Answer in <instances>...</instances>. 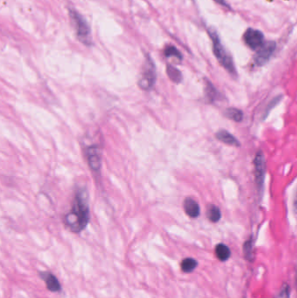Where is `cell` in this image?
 I'll return each instance as SVG.
<instances>
[{
    "label": "cell",
    "instance_id": "obj_1",
    "mask_svg": "<svg viewBox=\"0 0 297 298\" xmlns=\"http://www.w3.org/2000/svg\"><path fill=\"white\" fill-rule=\"evenodd\" d=\"M90 220L88 195L85 188H79L75 193L73 207L65 216V223L73 233H80L86 229Z\"/></svg>",
    "mask_w": 297,
    "mask_h": 298
},
{
    "label": "cell",
    "instance_id": "obj_2",
    "mask_svg": "<svg viewBox=\"0 0 297 298\" xmlns=\"http://www.w3.org/2000/svg\"><path fill=\"white\" fill-rule=\"evenodd\" d=\"M208 33L210 36L212 42H213V52L214 55L217 58L219 62L221 63L222 66H224L225 69L228 71L230 73H235V66L232 60V58L228 55L224 46L221 44L220 37L214 29H208Z\"/></svg>",
    "mask_w": 297,
    "mask_h": 298
},
{
    "label": "cell",
    "instance_id": "obj_3",
    "mask_svg": "<svg viewBox=\"0 0 297 298\" xmlns=\"http://www.w3.org/2000/svg\"><path fill=\"white\" fill-rule=\"evenodd\" d=\"M69 15L71 19L73 21L79 39L83 43L84 45H92L90 26L87 23V21L85 19V17L75 10H70Z\"/></svg>",
    "mask_w": 297,
    "mask_h": 298
},
{
    "label": "cell",
    "instance_id": "obj_4",
    "mask_svg": "<svg viewBox=\"0 0 297 298\" xmlns=\"http://www.w3.org/2000/svg\"><path fill=\"white\" fill-rule=\"evenodd\" d=\"M156 82V67L152 58L147 56L143 69L139 79V87L142 90L149 91L152 89Z\"/></svg>",
    "mask_w": 297,
    "mask_h": 298
},
{
    "label": "cell",
    "instance_id": "obj_5",
    "mask_svg": "<svg viewBox=\"0 0 297 298\" xmlns=\"http://www.w3.org/2000/svg\"><path fill=\"white\" fill-rule=\"evenodd\" d=\"M277 47V44L273 41L267 42L260 47L255 56V63L257 66L265 65L270 60Z\"/></svg>",
    "mask_w": 297,
    "mask_h": 298
},
{
    "label": "cell",
    "instance_id": "obj_6",
    "mask_svg": "<svg viewBox=\"0 0 297 298\" xmlns=\"http://www.w3.org/2000/svg\"><path fill=\"white\" fill-rule=\"evenodd\" d=\"M243 38H244L246 45H248L252 50L259 49L264 44L263 43L264 36H263V32L258 31V30H256V29H252V28L248 29L246 31Z\"/></svg>",
    "mask_w": 297,
    "mask_h": 298
},
{
    "label": "cell",
    "instance_id": "obj_7",
    "mask_svg": "<svg viewBox=\"0 0 297 298\" xmlns=\"http://www.w3.org/2000/svg\"><path fill=\"white\" fill-rule=\"evenodd\" d=\"M87 162L91 169L94 172H99L101 166L100 149L97 146H91L87 148L86 151Z\"/></svg>",
    "mask_w": 297,
    "mask_h": 298
},
{
    "label": "cell",
    "instance_id": "obj_8",
    "mask_svg": "<svg viewBox=\"0 0 297 298\" xmlns=\"http://www.w3.org/2000/svg\"><path fill=\"white\" fill-rule=\"evenodd\" d=\"M255 177L257 186L262 187L265 174V159L263 152H258L255 159Z\"/></svg>",
    "mask_w": 297,
    "mask_h": 298
},
{
    "label": "cell",
    "instance_id": "obj_9",
    "mask_svg": "<svg viewBox=\"0 0 297 298\" xmlns=\"http://www.w3.org/2000/svg\"><path fill=\"white\" fill-rule=\"evenodd\" d=\"M40 276H41L42 279L45 282L46 286L49 291L52 292H59L61 291V285L59 283L58 278H56L54 275L48 272V271H44V272H40Z\"/></svg>",
    "mask_w": 297,
    "mask_h": 298
},
{
    "label": "cell",
    "instance_id": "obj_10",
    "mask_svg": "<svg viewBox=\"0 0 297 298\" xmlns=\"http://www.w3.org/2000/svg\"><path fill=\"white\" fill-rule=\"evenodd\" d=\"M184 209H185L186 214L192 218H197L198 216L200 215L199 205L196 201L191 198H187L184 201Z\"/></svg>",
    "mask_w": 297,
    "mask_h": 298
},
{
    "label": "cell",
    "instance_id": "obj_11",
    "mask_svg": "<svg viewBox=\"0 0 297 298\" xmlns=\"http://www.w3.org/2000/svg\"><path fill=\"white\" fill-rule=\"evenodd\" d=\"M216 137L219 141H221L222 143L228 144V145H232V146H240L237 139L232 136L230 133H228L226 130H220L218 131L216 134Z\"/></svg>",
    "mask_w": 297,
    "mask_h": 298
},
{
    "label": "cell",
    "instance_id": "obj_12",
    "mask_svg": "<svg viewBox=\"0 0 297 298\" xmlns=\"http://www.w3.org/2000/svg\"><path fill=\"white\" fill-rule=\"evenodd\" d=\"M215 254H216V257H218L219 260L225 262L230 257L231 252H230V250H229L228 246H226L225 244H222V243H220L215 248Z\"/></svg>",
    "mask_w": 297,
    "mask_h": 298
},
{
    "label": "cell",
    "instance_id": "obj_13",
    "mask_svg": "<svg viewBox=\"0 0 297 298\" xmlns=\"http://www.w3.org/2000/svg\"><path fill=\"white\" fill-rule=\"evenodd\" d=\"M166 73L170 78V80L173 81L174 83H180L182 80V73H180V70L177 69L176 67L168 65L166 67Z\"/></svg>",
    "mask_w": 297,
    "mask_h": 298
},
{
    "label": "cell",
    "instance_id": "obj_14",
    "mask_svg": "<svg viewBox=\"0 0 297 298\" xmlns=\"http://www.w3.org/2000/svg\"><path fill=\"white\" fill-rule=\"evenodd\" d=\"M197 261L194 258H186L181 263V269L184 272L190 273L192 271H194V269L197 267Z\"/></svg>",
    "mask_w": 297,
    "mask_h": 298
},
{
    "label": "cell",
    "instance_id": "obj_15",
    "mask_svg": "<svg viewBox=\"0 0 297 298\" xmlns=\"http://www.w3.org/2000/svg\"><path fill=\"white\" fill-rule=\"evenodd\" d=\"M225 115L228 118L237 122H241L242 118H243L242 112L237 109V108H228L225 112Z\"/></svg>",
    "mask_w": 297,
    "mask_h": 298
},
{
    "label": "cell",
    "instance_id": "obj_16",
    "mask_svg": "<svg viewBox=\"0 0 297 298\" xmlns=\"http://www.w3.org/2000/svg\"><path fill=\"white\" fill-rule=\"evenodd\" d=\"M221 214L220 209L216 206L212 205L208 211H207V217L211 222H217L221 219Z\"/></svg>",
    "mask_w": 297,
    "mask_h": 298
},
{
    "label": "cell",
    "instance_id": "obj_17",
    "mask_svg": "<svg viewBox=\"0 0 297 298\" xmlns=\"http://www.w3.org/2000/svg\"><path fill=\"white\" fill-rule=\"evenodd\" d=\"M164 53H165V56H166V58L174 57V58H177V59H180V60L182 59V54H181L180 51H179L175 46H173V45H167L166 48H165Z\"/></svg>",
    "mask_w": 297,
    "mask_h": 298
},
{
    "label": "cell",
    "instance_id": "obj_18",
    "mask_svg": "<svg viewBox=\"0 0 297 298\" xmlns=\"http://www.w3.org/2000/svg\"><path fill=\"white\" fill-rule=\"evenodd\" d=\"M217 95V92L215 90L214 86L208 81L206 80V96L208 101H214Z\"/></svg>",
    "mask_w": 297,
    "mask_h": 298
},
{
    "label": "cell",
    "instance_id": "obj_19",
    "mask_svg": "<svg viewBox=\"0 0 297 298\" xmlns=\"http://www.w3.org/2000/svg\"><path fill=\"white\" fill-rule=\"evenodd\" d=\"M281 96H279V97L275 98L274 100H272V101H270V104L268 106V108H267L266 113H265V116H267V115H269V113L271 111V109H272V108H273L274 107H275V106H276V105L279 102Z\"/></svg>",
    "mask_w": 297,
    "mask_h": 298
},
{
    "label": "cell",
    "instance_id": "obj_20",
    "mask_svg": "<svg viewBox=\"0 0 297 298\" xmlns=\"http://www.w3.org/2000/svg\"><path fill=\"white\" fill-rule=\"evenodd\" d=\"M215 3H218V4H220L221 6L224 7H228L229 8V5H228V3L225 1V0H214Z\"/></svg>",
    "mask_w": 297,
    "mask_h": 298
}]
</instances>
